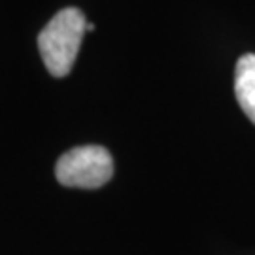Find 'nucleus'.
Masks as SVG:
<instances>
[{
    "label": "nucleus",
    "mask_w": 255,
    "mask_h": 255,
    "mask_svg": "<svg viewBox=\"0 0 255 255\" xmlns=\"http://www.w3.org/2000/svg\"><path fill=\"white\" fill-rule=\"evenodd\" d=\"M87 19L82 9L64 8L55 13L38 36L42 61L51 76L64 78L70 74L82 46Z\"/></svg>",
    "instance_id": "1"
},
{
    "label": "nucleus",
    "mask_w": 255,
    "mask_h": 255,
    "mask_svg": "<svg viewBox=\"0 0 255 255\" xmlns=\"http://www.w3.org/2000/svg\"><path fill=\"white\" fill-rule=\"evenodd\" d=\"M59 183L78 189H99L114 176V159L102 146H78L57 161Z\"/></svg>",
    "instance_id": "2"
},
{
    "label": "nucleus",
    "mask_w": 255,
    "mask_h": 255,
    "mask_svg": "<svg viewBox=\"0 0 255 255\" xmlns=\"http://www.w3.org/2000/svg\"><path fill=\"white\" fill-rule=\"evenodd\" d=\"M235 95L242 112L255 125V55L240 57L235 70Z\"/></svg>",
    "instance_id": "3"
},
{
    "label": "nucleus",
    "mask_w": 255,
    "mask_h": 255,
    "mask_svg": "<svg viewBox=\"0 0 255 255\" xmlns=\"http://www.w3.org/2000/svg\"><path fill=\"white\" fill-rule=\"evenodd\" d=\"M95 30V25L93 23H87V27H85V32H93Z\"/></svg>",
    "instance_id": "4"
}]
</instances>
